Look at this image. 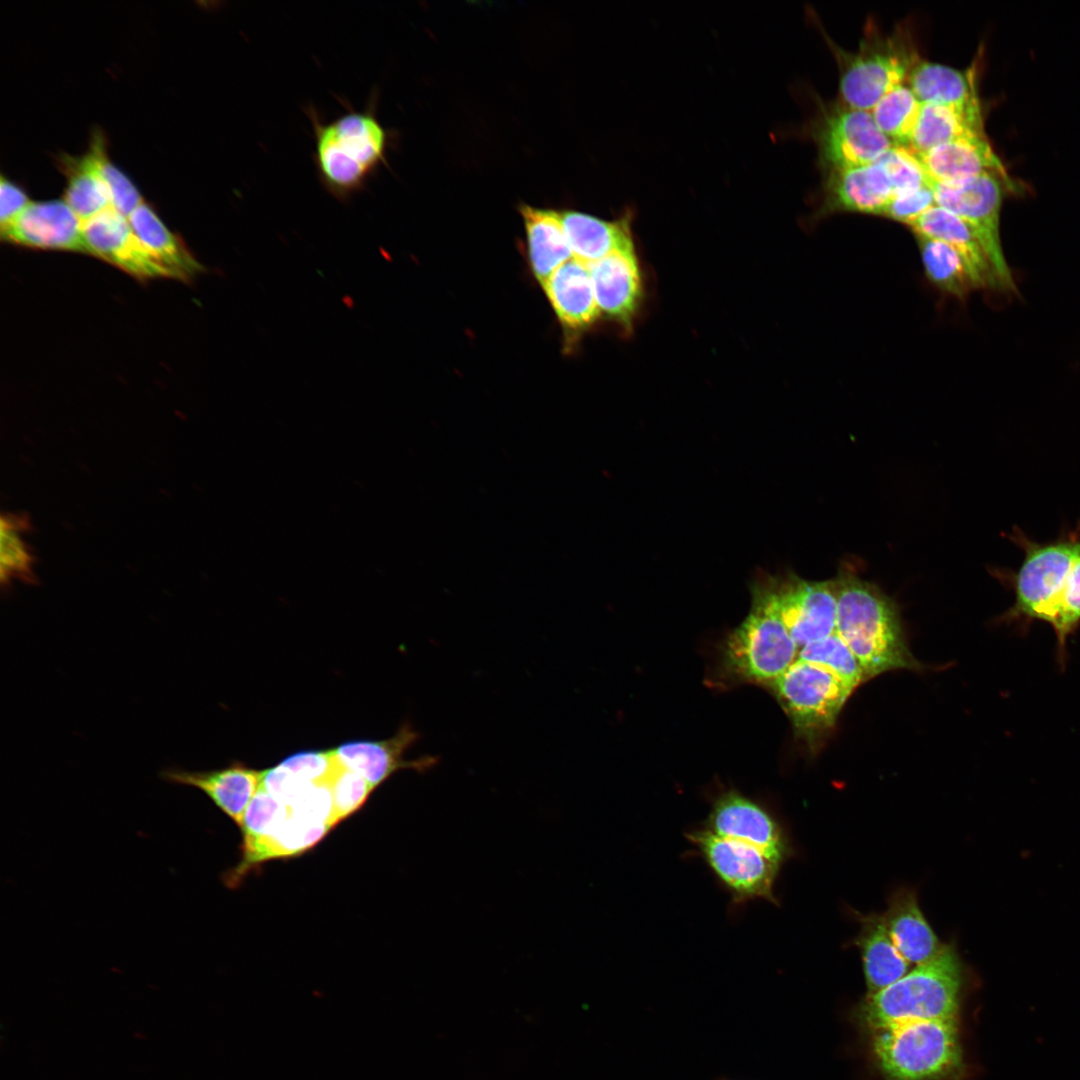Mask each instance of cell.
I'll use <instances>...</instances> for the list:
<instances>
[{
    "label": "cell",
    "instance_id": "cell-7",
    "mask_svg": "<svg viewBox=\"0 0 1080 1080\" xmlns=\"http://www.w3.org/2000/svg\"><path fill=\"white\" fill-rule=\"evenodd\" d=\"M1008 538L1024 552L1019 568L993 569L991 574L1014 592L1013 605L1000 620L1022 626L1042 620L1060 593L1076 558L1080 555V526L1057 539L1039 543L1018 527Z\"/></svg>",
    "mask_w": 1080,
    "mask_h": 1080
},
{
    "label": "cell",
    "instance_id": "cell-19",
    "mask_svg": "<svg viewBox=\"0 0 1080 1080\" xmlns=\"http://www.w3.org/2000/svg\"><path fill=\"white\" fill-rule=\"evenodd\" d=\"M161 777L173 784L201 790L240 827L245 810L261 785L262 771L234 761L225 768L212 771L169 768L162 771Z\"/></svg>",
    "mask_w": 1080,
    "mask_h": 1080
},
{
    "label": "cell",
    "instance_id": "cell-29",
    "mask_svg": "<svg viewBox=\"0 0 1080 1080\" xmlns=\"http://www.w3.org/2000/svg\"><path fill=\"white\" fill-rule=\"evenodd\" d=\"M985 135L982 114L956 108L922 103L919 118L908 148L917 156L948 142Z\"/></svg>",
    "mask_w": 1080,
    "mask_h": 1080
},
{
    "label": "cell",
    "instance_id": "cell-4",
    "mask_svg": "<svg viewBox=\"0 0 1080 1080\" xmlns=\"http://www.w3.org/2000/svg\"><path fill=\"white\" fill-rule=\"evenodd\" d=\"M779 610L772 577L755 584L751 609L722 646L721 671L735 682L768 686L797 659Z\"/></svg>",
    "mask_w": 1080,
    "mask_h": 1080
},
{
    "label": "cell",
    "instance_id": "cell-33",
    "mask_svg": "<svg viewBox=\"0 0 1080 1080\" xmlns=\"http://www.w3.org/2000/svg\"><path fill=\"white\" fill-rule=\"evenodd\" d=\"M27 521L13 514L1 517L0 576L2 585L12 580L33 582V556L24 539Z\"/></svg>",
    "mask_w": 1080,
    "mask_h": 1080
},
{
    "label": "cell",
    "instance_id": "cell-30",
    "mask_svg": "<svg viewBox=\"0 0 1080 1080\" xmlns=\"http://www.w3.org/2000/svg\"><path fill=\"white\" fill-rule=\"evenodd\" d=\"M62 162L68 179L63 200L82 222L111 207L98 164V135L87 154Z\"/></svg>",
    "mask_w": 1080,
    "mask_h": 1080
},
{
    "label": "cell",
    "instance_id": "cell-36",
    "mask_svg": "<svg viewBox=\"0 0 1080 1080\" xmlns=\"http://www.w3.org/2000/svg\"><path fill=\"white\" fill-rule=\"evenodd\" d=\"M875 162L884 171L893 196L928 184V176L919 158L908 147L893 145Z\"/></svg>",
    "mask_w": 1080,
    "mask_h": 1080
},
{
    "label": "cell",
    "instance_id": "cell-38",
    "mask_svg": "<svg viewBox=\"0 0 1080 1080\" xmlns=\"http://www.w3.org/2000/svg\"><path fill=\"white\" fill-rule=\"evenodd\" d=\"M98 164L110 195L111 207L128 218L144 201L131 180L107 158L103 139L99 135Z\"/></svg>",
    "mask_w": 1080,
    "mask_h": 1080
},
{
    "label": "cell",
    "instance_id": "cell-3",
    "mask_svg": "<svg viewBox=\"0 0 1080 1080\" xmlns=\"http://www.w3.org/2000/svg\"><path fill=\"white\" fill-rule=\"evenodd\" d=\"M964 966L956 946L945 944L933 960L868 995L861 1012L874 1030L912 1021L956 1018Z\"/></svg>",
    "mask_w": 1080,
    "mask_h": 1080
},
{
    "label": "cell",
    "instance_id": "cell-37",
    "mask_svg": "<svg viewBox=\"0 0 1080 1080\" xmlns=\"http://www.w3.org/2000/svg\"><path fill=\"white\" fill-rule=\"evenodd\" d=\"M330 785L335 826L358 811L373 792L362 776L343 766L339 760Z\"/></svg>",
    "mask_w": 1080,
    "mask_h": 1080
},
{
    "label": "cell",
    "instance_id": "cell-39",
    "mask_svg": "<svg viewBox=\"0 0 1080 1080\" xmlns=\"http://www.w3.org/2000/svg\"><path fill=\"white\" fill-rule=\"evenodd\" d=\"M934 205L936 202L933 189L930 184H925L920 188L894 195L883 216L909 226Z\"/></svg>",
    "mask_w": 1080,
    "mask_h": 1080
},
{
    "label": "cell",
    "instance_id": "cell-11",
    "mask_svg": "<svg viewBox=\"0 0 1080 1080\" xmlns=\"http://www.w3.org/2000/svg\"><path fill=\"white\" fill-rule=\"evenodd\" d=\"M721 884L738 901L764 899L776 903L774 884L780 864L759 848L703 828L688 834Z\"/></svg>",
    "mask_w": 1080,
    "mask_h": 1080
},
{
    "label": "cell",
    "instance_id": "cell-10",
    "mask_svg": "<svg viewBox=\"0 0 1080 1080\" xmlns=\"http://www.w3.org/2000/svg\"><path fill=\"white\" fill-rule=\"evenodd\" d=\"M810 130L826 171L872 164L894 145L879 130L870 111L842 101L822 106Z\"/></svg>",
    "mask_w": 1080,
    "mask_h": 1080
},
{
    "label": "cell",
    "instance_id": "cell-13",
    "mask_svg": "<svg viewBox=\"0 0 1080 1080\" xmlns=\"http://www.w3.org/2000/svg\"><path fill=\"white\" fill-rule=\"evenodd\" d=\"M704 828L716 835L753 845L780 864L792 853L789 840L776 818L738 791L724 792L715 799Z\"/></svg>",
    "mask_w": 1080,
    "mask_h": 1080
},
{
    "label": "cell",
    "instance_id": "cell-23",
    "mask_svg": "<svg viewBox=\"0 0 1080 1080\" xmlns=\"http://www.w3.org/2000/svg\"><path fill=\"white\" fill-rule=\"evenodd\" d=\"M882 916L893 943L910 964L926 963L942 952L945 943L928 923L913 890L895 892Z\"/></svg>",
    "mask_w": 1080,
    "mask_h": 1080
},
{
    "label": "cell",
    "instance_id": "cell-21",
    "mask_svg": "<svg viewBox=\"0 0 1080 1080\" xmlns=\"http://www.w3.org/2000/svg\"><path fill=\"white\" fill-rule=\"evenodd\" d=\"M917 157L928 179L942 184L961 182L983 173L1007 175L986 135L963 137Z\"/></svg>",
    "mask_w": 1080,
    "mask_h": 1080
},
{
    "label": "cell",
    "instance_id": "cell-5",
    "mask_svg": "<svg viewBox=\"0 0 1080 1080\" xmlns=\"http://www.w3.org/2000/svg\"><path fill=\"white\" fill-rule=\"evenodd\" d=\"M826 40L839 66L841 101L856 109L871 111L904 84L921 59L912 31L904 25L884 33L874 23L867 24L855 52L838 47L828 36Z\"/></svg>",
    "mask_w": 1080,
    "mask_h": 1080
},
{
    "label": "cell",
    "instance_id": "cell-17",
    "mask_svg": "<svg viewBox=\"0 0 1080 1080\" xmlns=\"http://www.w3.org/2000/svg\"><path fill=\"white\" fill-rule=\"evenodd\" d=\"M588 267L600 314L630 329L642 299L634 247L614 251Z\"/></svg>",
    "mask_w": 1080,
    "mask_h": 1080
},
{
    "label": "cell",
    "instance_id": "cell-34",
    "mask_svg": "<svg viewBox=\"0 0 1080 1080\" xmlns=\"http://www.w3.org/2000/svg\"><path fill=\"white\" fill-rule=\"evenodd\" d=\"M797 659L829 670L853 690L866 680L857 658L836 632L802 647Z\"/></svg>",
    "mask_w": 1080,
    "mask_h": 1080
},
{
    "label": "cell",
    "instance_id": "cell-40",
    "mask_svg": "<svg viewBox=\"0 0 1080 1080\" xmlns=\"http://www.w3.org/2000/svg\"><path fill=\"white\" fill-rule=\"evenodd\" d=\"M26 193L16 184L1 176L0 181V224L4 226L14 220L30 203Z\"/></svg>",
    "mask_w": 1080,
    "mask_h": 1080
},
{
    "label": "cell",
    "instance_id": "cell-24",
    "mask_svg": "<svg viewBox=\"0 0 1080 1080\" xmlns=\"http://www.w3.org/2000/svg\"><path fill=\"white\" fill-rule=\"evenodd\" d=\"M561 219L572 258L587 266L614 251L634 247L630 212L618 219L605 220L566 210L561 212Z\"/></svg>",
    "mask_w": 1080,
    "mask_h": 1080
},
{
    "label": "cell",
    "instance_id": "cell-2",
    "mask_svg": "<svg viewBox=\"0 0 1080 1080\" xmlns=\"http://www.w3.org/2000/svg\"><path fill=\"white\" fill-rule=\"evenodd\" d=\"M375 102L362 111L348 109L328 122L310 106L314 131L313 160L320 183L339 201L364 190L386 164L390 133L376 115Z\"/></svg>",
    "mask_w": 1080,
    "mask_h": 1080
},
{
    "label": "cell",
    "instance_id": "cell-6",
    "mask_svg": "<svg viewBox=\"0 0 1080 1080\" xmlns=\"http://www.w3.org/2000/svg\"><path fill=\"white\" fill-rule=\"evenodd\" d=\"M873 1052L886 1080H950L963 1071L956 1018L875 1030Z\"/></svg>",
    "mask_w": 1080,
    "mask_h": 1080
},
{
    "label": "cell",
    "instance_id": "cell-16",
    "mask_svg": "<svg viewBox=\"0 0 1080 1080\" xmlns=\"http://www.w3.org/2000/svg\"><path fill=\"white\" fill-rule=\"evenodd\" d=\"M82 223L64 200L31 201L14 220L1 226V238L28 248L87 253Z\"/></svg>",
    "mask_w": 1080,
    "mask_h": 1080
},
{
    "label": "cell",
    "instance_id": "cell-14",
    "mask_svg": "<svg viewBox=\"0 0 1080 1080\" xmlns=\"http://www.w3.org/2000/svg\"><path fill=\"white\" fill-rule=\"evenodd\" d=\"M87 254L99 257L140 280L169 277L167 270L143 246L128 218L112 207L82 223Z\"/></svg>",
    "mask_w": 1080,
    "mask_h": 1080
},
{
    "label": "cell",
    "instance_id": "cell-32",
    "mask_svg": "<svg viewBox=\"0 0 1080 1080\" xmlns=\"http://www.w3.org/2000/svg\"><path fill=\"white\" fill-rule=\"evenodd\" d=\"M921 107L910 87L901 84L882 97L870 112L879 130L894 145L908 147Z\"/></svg>",
    "mask_w": 1080,
    "mask_h": 1080
},
{
    "label": "cell",
    "instance_id": "cell-12",
    "mask_svg": "<svg viewBox=\"0 0 1080 1080\" xmlns=\"http://www.w3.org/2000/svg\"><path fill=\"white\" fill-rule=\"evenodd\" d=\"M782 619L798 651L836 631L834 579L808 581L796 575L773 578Z\"/></svg>",
    "mask_w": 1080,
    "mask_h": 1080
},
{
    "label": "cell",
    "instance_id": "cell-18",
    "mask_svg": "<svg viewBox=\"0 0 1080 1080\" xmlns=\"http://www.w3.org/2000/svg\"><path fill=\"white\" fill-rule=\"evenodd\" d=\"M892 197V187L876 162L827 170L817 216L836 212L883 216Z\"/></svg>",
    "mask_w": 1080,
    "mask_h": 1080
},
{
    "label": "cell",
    "instance_id": "cell-25",
    "mask_svg": "<svg viewBox=\"0 0 1080 1080\" xmlns=\"http://www.w3.org/2000/svg\"><path fill=\"white\" fill-rule=\"evenodd\" d=\"M915 236L944 241L967 262L978 288H1000L989 258L973 229L954 213L934 205L909 225Z\"/></svg>",
    "mask_w": 1080,
    "mask_h": 1080
},
{
    "label": "cell",
    "instance_id": "cell-8",
    "mask_svg": "<svg viewBox=\"0 0 1080 1080\" xmlns=\"http://www.w3.org/2000/svg\"><path fill=\"white\" fill-rule=\"evenodd\" d=\"M789 717L795 735L816 748L834 727L853 689L829 670L796 659L767 686Z\"/></svg>",
    "mask_w": 1080,
    "mask_h": 1080
},
{
    "label": "cell",
    "instance_id": "cell-26",
    "mask_svg": "<svg viewBox=\"0 0 1080 1080\" xmlns=\"http://www.w3.org/2000/svg\"><path fill=\"white\" fill-rule=\"evenodd\" d=\"M520 213L527 237L530 266L542 284L572 258L561 212L523 204Z\"/></svg>",
    "mask_w": 1080,
    "mask_h": 1080
},
{
    "label": "cell",
    "instance_id": "cell-35",
    "mask_svg": "<svg viewBox=\"0 0 1080 1080\" xmlns=\"http://www.w3.org/2000/svg\"><path fill=\"white\" fill-rule=\"evenodd\" d=\"M1042 621L1053 627L1057 637L1058 659L1060 663H1065L1067 638L1080 624V555Z\"/></svg>",
    "mask_w": 1080,
    "mask_h": 1080
},
{
    "label": "cell",
    "instance_id": "cell-28",
    "mask_svg": "<svg viewBox=\"0 0 1080 1080\" xmlns=\"http://www.w3.org/2000/svg\"><path fill=\"white\" fill-rule=\"evenodd\" d=\"M128 221L136 237L167 270L170 278L187 281L203 270L184 242L167 229L146 202L131 213Z\"/></svg>",
    "mask_w": 1080,
    "mask_h": 1080
},
{
    "label": "cell",
    "instance_id": "cell-20",
    "mask_svg": "<svg viewBox=\"0 0 1080 1080\" xmlns=\"http://www.w3.org/2000/svg\"><path fill=\"white\" fill-rule=\"evenodd\" d=\"M977 62L965 70L920 59L906 82L919 101L982 114L977 90Z\"/></svg>",
    "mask_w": 1080,
    "mask_h": 1080
},
{
    "label": "cell",
    "instance_id": "cell-41",
    "mask_svg": "<svg viewBox=\"0 0 1080 1080\" xmlns=\"http://www.w3.org/2000/svg\"><path fill=\"white\" fill-rule=\"evenodd\" d=\"M714 1080H734V1079H730V1078H728V1077L720 1076V1077H717V1078H716V1079H714Z\"/></svg>",
    "mask_w": 1080,
    "mask_h": 1080
},
{
    "label": "cell",
    "instance_id": "cell-27",
    "mask_svg": "<svg viewBox=\"0 0 1080 1080\" xmlns=\"http://www.w3.org/2000/svg\"><path fill=\"white\" fill-rule=\"evenodd\" d=\"M860 931L855 940L863 962L868 995L894 983L909 972L910 963L893 943L882 915L860 917Z\"/></svg>",
    "mask_w": 1080,
    "mask_h": 1080
},
{
    "label": "cell",
    "instance_id": "cell-1",
    "mask_svg": "<svg viewBox=\"0 0 1080 1080\" xmlns=\"http://www.w3.org/2000/svg\"><path fill=\"white\" fill-rule=\"evenodd\" d=\"M833 579L837 598L835 632L857 658L865 679L895 669H918L895 602L849 567H841Z\"/></svg>",
    "mask_w": 1080,
    "mask_h": 1080
},
{
    "label": "cell",
    "instance_id": "cell-9",
    "mask_svg": "<svg viewBox=\"0 0 1080 1080\" xmlns=\"http://www.w3.org/2000/svg\"><path fill=\"white\" fill-rule=\"evenodd\" d=\"M936 205L964 220L981 242L1000 288L1013 289L1000 238V212L1005 192L1014 184L1008 175L983 173L961 182L942 184L928 179Z\"/></svg>",
    "mask_w": 1080,
    "mask_h": 1080
},
{
    "label": "cell",
    "instance_id": "cell-15",
    "mask_svg": "<svg viewBox=\"0 0 1080 1080\" xmlns=\"http://www.w3.org/2000/svg\"><path fill=\"white\" fill-rule=\"evenodd\" d=\"M419 737L411 724L404 722L391 738L380 741L351 740L333 751L343 766L362 776L374 791L399 770L413 769L424 773L438 763L439 758L433 755L410 760L404 757Z\"/></svg>",
    "mask_w": 1080,
    "mask_h": 1080
},
{
    "label": "cell",
    "instance_id": "cell-31",
    "mask_svg": "<svg viewBox=\"0 0 1080 1080\" xmlns=\"http://www.w3.org/2000/svg\"><path fill=\"white\" fill-rule=\"evenodd\" d=\"M924 273L939 291L959 300L978 289L962 255L950 244L925 236H915Z\"/></svg>",
    "mask_w": 1080,
    "mask_h": 1080
},
{
    "label": "cell",
    "instance_id": "cell-22",
    "mask_svg": "<svg viewBox=\"0 0 1080 1080\" xmlns=\"http://www.w3.org/2000/svg\"><path fill=\"white\" fill-rule=\"evenodd\" d=\"M541 285L565 329H586L600 316L587 265L571 258Z\"/></svg>",
    "mask_w": 1080,
    "mask_h": 1080
}]
</instances>
